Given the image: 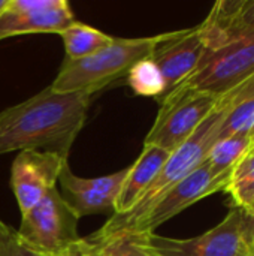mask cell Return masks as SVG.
<instances>
[{
  "label": "cell",
  "instance_id": "7c38bea8",
  "mask_svg": "<svg viewBox=\"0 0 254 256\" xmlns=\"http://www.w3.org/2000/svg\"><path fill=\"white\" fill-rule=\"evenodd\" d=\"M75 21V14L66 0H61L54 8L40 10L19 14L3 10L0 14V40L30 33L60 34Z\"/></svg>",
  "mask_w": 254,
  "mask_h": 256
},
{
  "label": "cell",
  "instance_id": "2e32d148",
  "mask_svg": "<svg viewBox=\"0 0 254 256\" xmlns=\"http://www.w3.org/2000/svg\"><path fill=\"white\" fill-rule=\"evenodd\" d=\"M232 135H250L254 138V80L238 93L222 123L217 140Z\"/></svg>",
  "mask_w": 254,
  "mask_h": 256
},
{
  "label": "cell",
  "instance_id": "277c9868",
  "mask_svg": "<svg viewBox=\"0 0 254 256\" xmlns=\"http://www.w3.org/2000/svg\"><path fill=\"white\" fill-rule=\"evenodd\" d=\"M145 242L162 256H247L252 255L254 220L232 207L228 216L210 231L193 238H169L144 234Z\"/></svg>",
  "mask_w": 254,
  "mask_h": 256
},
{
  "label": "cell",
  "instance_id": "e0dca14e",
  "mask_svg": "<svg viewBox=\"0 0 254 256\" xmlns=\"http://www.w3.org/2000/svg\"><path fill=\"white\" fill-rule=\"evenodd\" d=\"M234 202V207L254 218V154L249 153L241 159L229 174L225 190Z\"/></svg>",
  "mask_w": 254,
  "mask_h": 256
},
{
  "label": "cell",
  "instance_id": "d4e9b609",
  "mask_svg": "<svg viewBox=\"0 0 254 256\" xmlns=\"http://www.w3.org/2000/svg\"><path fill=\"white\" fill-rule=\"evenodd\" d=\"M252 254H253L254 256V240H253V248H252Z\"/></svg>",
  "mask_w": 254,
  "mask_h": 256
},
{
  "label": "cell",
  "instance_id": "52a82bcc",
  "mask_svg": "<svg viewBox=\"0 0 254 256\" xmlns=\"http://www.w3.org/2000/svg\"><path fill=\"white\" fill-rule=\"evenodd\" d=\"M219 100L220 98L193 90H172L159 102L160 110L144 146H156L172 153L195 134Z\"/></svg>",
  "mask_w": 254,
  "mask_h": 256
},
{
  "label": "cell",
  "instance_id": "9c48e42d",
  "mask_svg": "<svg viewBox=\"0 0 254 256\" xmlns=\"http://www.w3.org/2000/svg\"><path fill=\"white\" fill-rule=\"evenodd\" d=\"M66 164L67 159L55 153L36 150L18 153L10 168V188L21 214L27 213L40 202L49 190L57 188L55 184Z\"/></svg>",
  "mask_w": 254,
  "mask_h": 256
},
{
  "label": "cell",
  "instance_id": "4316f807",
  "mask_svg": "<svg viewBox=\"0 0 254 256\" xmlns=\"http://www.w3.org/2000/svg\"><path fill=\"white\" fill-rule=\"evenodd\" d=\"M247 256H253V254H252V255H247Z\"/></svg>",
  "mask_w": 254,
  "mask_h": 256
},
{
  "label": "cell",
  "instance_id": "3957f363",
  "mask_svg": "<svg viewBox=\"0 0 254 256\" xmlns=\"http://www.w3.org/2000/svg\"><path fill=\"white\" fill-rule=\"evenodd\" d=\"M166 33L144 38H115L93 56L70 60L64 58L49 87L58 93L84 92L94 94L115 80L126 76L130 68L153 54Z\"/></svg>",
  "mask_w": 254,
  "mask_h": 256
},
{
  "label": "cell",
  "instance_id": "ac0fdd59",
  "mask_svg": "<svg viewBox=\"0 0 254 256\" xmlns=\"http://www.w3.org/2000/svg\"><path fill=\"white\" fill-rule=\"evenodd\" d=\"M253 142L254 138L250 135H232L217 140L207 156V162L217 171H231L252 153Z\"/></svg>",
  "mask_w": 254,
  "mask_h": 256
},
{
  "label": "cell",
  "instance_id": "484cf974",
  "mask_svg": "<svg viewBox=\"0 0 254 256\" xmlns=\"http://www.w3.org/2000/svg\"><path fill=\"white\" fill-rule=\"evenodd\" d=\"M252 153H253V154H254V142H253V148H252Z\"/></svg>",
  "mask_w": 254,
  "mask_h": 256
},
{
  "label": "cell",
  "instance_id": "8fae6325",
  "mask_svg": "<svg viewBox=\"0 0 254 256\" xmlns=\"http://www.w3.org/2000/svg\"><path fill=\"white\" fill-rule=\"evenodd\" d=\"M127 170L129 168L114 174L87 178L76 176L67 162L58 177V192L79 219L84 216L114 212L117 196L127 176Z\"/></svg>",
  "mask_w": 254,
  "mask_h": 256
},
{
  "label": "cell",
  "instance_id": "30bf717a",
  "mask_svg": "<svg viewBox=\"0 0 254 256\" xmlns=\"http://www.w3.org/2000/svg\"><path fill=\"white\" fill-rule=\"evenodd\" d=\"M207 51L208 42L201 24L192 28L166 33L165 39L150 56L163 75L166 87L165 96L196 70Z\"/></svg>",
  "mask_w": 254,
  "mask_h": 256
},
{
  "label": "cell",
  "instance_id": "cb8c5ba5",
  "mask_svg": "<svg viewBox=\"0 0 254 256\" xmlns=\"http://www.w3.org/2000/svg\"><path fill=\"white\" fill-rule=\"evenodd\" d=\"M6 3H7V0H0V14L4 10V8H6Z\"/></svg>",
  "mask_w": 254,
  "mask_h": 256
},
{
  "label": "cell",
  "instance_id": "ba28073f",
  "mask_svg": "<svg viewBox=\"0 0 254 256\" xmlns=\"http://www.w3.org/2000/svg\"><path fill=\"white\" fill-rule=\"evenodd\" d=\"M229 174L231 171L214 170L205 159V162L199 168H196L192 174H189L186 178L165 192L144 216H141L138 220H135L120 232H156L160 225L175 218L186 208L214 194L223 192L228 184Z\"/></svg>",
  "mask_w": 254,
  "mask_h": 256
},
{
  "label": "cell",
  "instance_id": "603a6c76",
  "mask_svg": "<svg viewBox=\"0 0 254 256\" xmlns=\"http://www.w3.org/2000/svg\"><path fill=\"white\" fill-rule=\"evenodd\" d=\"M81 240H82V238H81ZM81 240H79L78 244H75V246L70 248L69 250H66V252H63V254H60V255L57 256H84L82 255V250H81Z\"/></svg>",
  "mask_w": 254,
  "mask_h": 256
},
{
  "label": "cell",
  "instance_id": "7402d4cb",
  "mask_svg": "<svg viewBox=\"0 0 254 256\" xmlns=\"http://www.w3.org/2000/svg\"><path fill=\"white\" fill-rule=\"evenodd\" d=\"M61 0H7L4 10L6 12H31L40 9H49L60 3Z\"/></svg>",
  "mask_w": 254,
  "mask_h": 256
},
{
  "label": "cell",
  "instance_id": "ffe728a7",
  "mask_svg": "<svg viewBox=\"0 0 254 256\" xmlns=\"http://www.w3.org/2000/svg\"><path fill=\"white\" fill-rule=\"evenodd\" d=\"M249 34H254V0H238L226 33V44Z\"/></svg>",
  "mask_w": 254,
  "mask_h": 256
},
{
  "label": "cell",
  "instance_id": "d6986e66",
  "mask_svg": "<svg viewBox=\"0 0 254 256\" xmlns=\"http://www.w3.org/2000/svg\"><path fill=\"white\" fill-rule=\"evenodd\" d=\"M129 87L138 94L144 98H153L157 102L165 96V80L157 68V64L151 60V57L142 58L135 63L126 75Z\"/></svg>",
  "mask_w": 254,
  "mask_h": 256
},
{
  "label": "cell",
  "instance_id": "5b68a950",
  "mask_svg": "<svg viewBox=\"0 0 254 256\" xmlns=\"http://www.w3.org/2000/svg\"><path fill=\"white\" fill-rule=\"evenodd\" d=\"M252 80H254V34H249L208 50L196 70L177 88L223 98Z\"/></svg>",
  "mask_w": 254,
  "mask_h": 256
},
{
  "label": "cell",
  "instance_id": "7a4b0ae2",
  "mask_svg": "<svg viewBox=\"0 0 254 256\" xmlns=\"http://www.w3.org/2000/svg\"><path fill=\"white\" fill-rule=\"evenodd\" d=\"M246 86L220 98V100L216 105V108L213 110V112L195 130V134L169 154L166 164L163 165L162 171L159 172V176L156 177L153 184L148 188V190L142 195L139 202L130 212H127L124 214L109 216L106 224L97 232H94L91 236L103 237V236H109V234L123 231L130 224H133L141 216H144L165 192H168L172 186H175L178 182H181L189 174H192L196 168H199L205 162L213 144L217 141L219 130L222 128V123L225 122L228 111L231 110L232 104L235 102L238 93Z\"/></svg>",
  "mask_w": 254,
  "mask_h": 256
},
{
  "label": "cell",
  "instance_id": "44dd1931",
  "mask_svg": "<svg viewBox=\"0 0 254 256\" xmlns=\"http://www.w3.org/2000/svg\"><path fill=\"white\" fill-rule=\"evenodd\" d=\"M0 256H40L30 250L18 237L16 230L0 219Z\"/></svg>",
  "mask_w": 254,
  "mask_h": 256
},
{
  "label": "cell",
  "instance_id": "83f0119b",
  "mask_svg": "<svg viewBox=\"0 0 254 256\" xmlns=\"http://www.w3.org/2000/svg\"><path fill=\"white\" fill-rule=\"evenodd\" d=\"M253 220H254V218H253Z\"/></svg>",
  "mask_w": 254,
  "mask_h": 256
},
{
  "label": "cell",
  "instance_id": "5bb4252c",
  "mask_svg": "<svg viewBox=\"0 0 254 256\" xmlns=\"http://www.w3.org/2000/svg\"><path fill=\"white\" fill-rule=\"evenodd\" d=\"M81 250L84 256H162L145 242L144 234L135 232L90 236L81 240Z\"/></svg>",
  "mask_w": 254,
  "mask_h": 256
},
{
  "label": "cell",
  "instance_id": "6da1fadb",
  "mask_svg": "<svg viewBox=\"0 0 254 256\" xmlns=\"http://www.w3.org/2000/svg\"><path fill=\"white\" fill-rule=\"evenodd\" d=\"M91 94L58 93L49 86L27 100L0 112V154L10 152H48L69 158L82 130Z\"/></svg>",
  "mask_w": 254,
  "mask_h": 256
},
{
  "label": "cell",
  "instance_id": "8992f818",
  "mask_svg": "<svg viewBox=\"0 0 254 256\" xmlns=\"http://www.w3.org/2000/svg\"><path fill=\"white\" fill-rule=\"evenodd\" d=\"M78 220L76 213L54 188L40 202L22 214L16 232L19 240L34 254L57 256L82 238L78 234Z\"/></svg>",
  "mask_w": 254,
  "mask_h": 256
},
{
  "label": "cell",
  "instance_id": "9a60e30c",
  "mask_svg": "<svg viewBox=\"0 0 254 256\" xmlns=\"http://www.w3.org/2000/svg\"><path fill=\"white\" fill-rule=\"evenodd\" d=\"M64 50H66V58L78 60L88 56L96 54L97 51L108 46L114 36L103 33L99 28H94L88 24L75 21L70 24L66 30L60 33Z\"/></svg>",
  "mask_w": 254,
  "mask_h": 256
},
{
  "label": "cell",
  "instance_id": "4fadbf2b",
  "mask_svg": "<svg viewBox=\"0 0 254 256\" xmlns=\"http://www.w3.org/2000/svg\"><path fill=\"white\" fill-rule=\"evenodd\" d=\"M169 154V152L160 147L144 146L136 162L127 170V176L117 196L112 214H124L139 202L142 195L162 171Z\"/></svg>",
  "mask_w": 254,
  "mask_h": 256
}]
</instances>
